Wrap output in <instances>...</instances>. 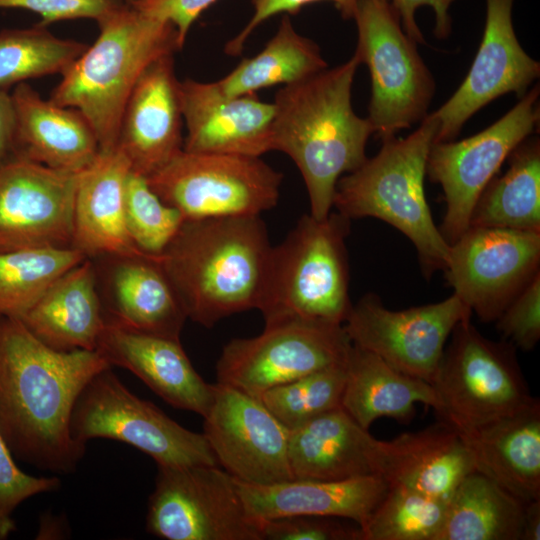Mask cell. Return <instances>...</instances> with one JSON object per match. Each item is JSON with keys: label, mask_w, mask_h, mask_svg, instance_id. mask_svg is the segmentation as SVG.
Returning <instances> with one entry per match:
<instances>
[{"label": "cell", "mask_w": 540, "mask_h": 540, "mask_svg": "<svg viewBox=\"0 0 540 540\" xmlns=\"http://www.w3.org/2000/svg\"><path fill=\"white\" fill-rule=\"evenodd\" d=\"M217 0H127L134 8L152 18L174 26L183 47L191 26Z\"/></svg>", "instance_id": "ee69618b"}, {"label": "cell", "mask_w": 540, "mask_h": 540, "mask_svg": "<svg viewBox=\"0 0 540 540\" xmlns=\"http://www.w3.org/2000/svg\"><path fill=\"white\" fill-rule=\"evenodd\" d=\"M183 150L261 157L272 151L273 102L257 93L226 95L215 82L179 83Z\"/></svg>", "instance_id": "d6986e66"}, {"label": "cell", "mask_w": 540, "mask_h": 540, "mask_svg": "<svg viewBox=\"0 0 540 540\" xmlns=\"http://www.w3.org/2000/svg\"><path fill=\"white\" fill-rule=\"evenodd\" d=\"M432 382L436 411L460 434L481 429L530 405V394L515 347L493 341L462 320L453 329Z\"/></svg>", "instance_id": "52a82bcc"}, {"label": "cell", "mask_w": 540, "mask_h": 540, "mask_svg": "<svg viewBox=\"0 0 540 540\" xmlns=\"http://www.w3.org/2000/svg\"><path fill=\"white\" fill-rule=\"evenodd\" d=\"M525 503L474 471L449 500L436 540H522Z\"/></svg>", "instance_id": "4dcf8cb0"}, {"label": "cell", "mask_w": 540, "mask_h": 540, "mask_svg": "<svg viewBox=\"0 0 540 540\" xmlns=\"http://www.w3.org/2000/svg\"><path fill=\"white\" fill-rule=\"evenodd\" d=\"M382 447L383 441L338 407L290 430L288 459L295 479L380 476Z\"/></svg>", "instance_id": "d4e9b609"}, {"label": "cell", "mask_w": 540, "mask_h": 540, "mask_svg": "<svg viewBox=\"0 0 540 540\" xmlns=\"http://www.w3.org/2000/svg\"><path fill=\"white\" fill-rule=\"evenodd\" d=\"M272 246L260 216L185 220L157 260L187 318L210 328L257 309Z\"/></svg>", "instance_id": "3957f363"}, {"label": "cell", "mask_w": 540, "mask_h": 540, "mask_svg": "<svg viewBox=\"0 0 540 540\" xmlns=\"http://www.w3.org/2000/svg\"><path fill=\"white\" fill-rule=\"evenodd\" d=\"M10 95L16 158L70 173H80L95 161L99 143L79 110L44 100L26 82L17 84Z\"/></svg>", "instance_id": "cb8c5ba5"}, {"label": "cell", "mask_w": 540, "mask_h": 540, "mask_svg": "<svg viewBox=\"0 0 540 540\" xmlns=\"http://www.w3.org/2000/svg\"><path fill=\"white\" fill-rule=\"evenodd\" d=\"M325 0H252L253 14L243 29L229 40L224 52L230 56H238L243 51L246 41L254 30L267 19L277 14H295L303 7ZM345 20L353 19L360 0H328Z\"/></svg>", "instance_id": "7bdbcfd3"}, {"label": "cell", "mask_w": 540, "mask_h": 540, "mask_svg": "<svg viewBox=\"0 0 540 540\" xmlns=\"http://www.w3.org/2000/svg\"><path fill=\"white\" fill-rule=\"evenodd\" d=\"M507 159L506 172L495 176L479 196L469 227L540 232L539 139L526 138Z\"/></svg>", "instance_id": "1f68e13d"}, {"label": "cell", "mask_w": 540, "mask_h": 540, "mask_svg": "<svg viewBox=\"0 0 540 540\" xmlns=\"http://www.w3.org/2000/svg\"><path fill=\"white\" fill-rule=\"evenodd\" d=\"M236 484L248 515L259 522L313 515L349 520L360 528L389 487L379 475L345 480L293 478L271 484H252L236 479Z\"/></svg>", "instance_id": "603a6c76"}, {"label": "cell", "mask_w": 540, "mask_h": 540, "mask_svg": "<svg viewBox=\"0 0 540 540\" xmlns=\"http://www.w3.org/2000/svg\"><path fill=\"white\" fill-rule=\"evenodd\" d=\"M360 62H346L282 86L274 97L272 150L287 154L304 180L310 215L331 212L338 180L367 159L365 148L374 129L353 110V80Z\"/></svg>", "instance_id": "7a4b0ae2"}, {"label": "cell", "mask_w": 540, "mask_h": 540, "mask_svg": "<svg viewBox=\"0 0 540 540\" xmlns=\"http://www.w3.org/2000/svg\"><path fill=\"white\" fill-rule=\"evenodd\" d=\"M124 216L132 242L151 256L164 251L185 221L177 209L159 198L144 176L132 170L125 183Z\"/></svg>", "instance_id": "74e56055"}, {"label": "cell", "mask_w": 540, "mask_h": 540, "mask_svg": "<svg viewBox=\"0 0 540 540\" xmlns=\"http://www.w3.org/2000/svg\"><path fill=\"white\" fill-rule=\"evenodd\" d=\"M88 45L56 37L40 24L0 31V90L26 80L63 74Z\"/></svg>", "instance_id": "e575fe53"}, {"label": "cell", "mask_w": 540, "mask_h": 540, "mask_svg": "<svg viewBox=\"0 0 540 540\" xmlns=\"http://www.w3.org/2000/svg\"><path fill=\"white\" fill-rule=\"evenodd\" d=\"M345 379L346 362L275 386L258 398L292 430L324 412L341 407Z\"/></svg>", "instance_id": "8d00e7d4"}, {"label": "cell", "mask_w": 540, "mask_h": 540, "mask_svg": "<svg viewBox=\"0 0 540 540\" xmlns=\"http://www.w3.org/2000/svg\"><path fill=\"white\" fill-rule=\"evenodd\" d=\"M20 320L55 350H96L106 320L93 260L60 276Z\"/></svg>", "instance_id": "83f0119b"}, {"label": "cell", "mask_w": 540, "mask_h": 540, "mask_svg": "<svg viewBox=\"0 0 540 540\" xmlns=\"http://www.w3.org/2000/svg\"><path fill=\"white\" fill-rule=\"evenodd\" d=\"M327 67L319 46L297 32L289 15L284 14L264 48L240 61L216 83L226 95L252 94L264 88L300 82Z\"/></svg>", "instance_id": "d6a6232c"}, {"label": "cell", "mask_w": 540, "mask_h": 540, "mask_svg": "<svg viewBox=\"0 0 540 540\" xmlns=\"http://www.w3.org/2000/svg\"><path fill=\"white\" fill-rule=\"evenodd\" d=\"M406 35L416 44L424 43V37L416 23L415 12L421 6H429L435 13L434 34L439 39L451 32L449 10L455 0H388Z\"/></svg>", "instance_id": "f6af8a7d"}, {"label": "cell", "mask_w": 540, "mask_h": 540, "mask_svg": "<svg viewBox=\"0 0 540 540\" xmlns=\"http://www.w3.org/2000/svg\"><path fill=\"white\" fill-rule=\"evenodd\" d=\"M185 220L260 216L276 206L283 174L260 157L181 150L145 177Z\"/></svg>", "instance_id": "9c48e42d"}, {"label": "cell", "mask_w": 540, "mask_h": 540, "mask_svg": "<svg viewBox=\"0 0 540 540\" xmlns=\"http://www.w3.org/2000/svg\"><path fill=\"white\" fill-rule=\"evenodd\" d=\"M99 35L62 74L49 98L79 110L100 151L117 147L127 100L144 70L182 49L174 26L145 15L128 2L98 23Z\"/></svg>", "instance_id": "277c9868"}, {"label": "cell", "mask_w": 540, "mask_h": 540, "mask_svg": "<svg viewBox=\"0 0 540 540\" xmlns=\"http://www.w3.org/2000/svg\"><path fill=\"white\" fill-rule=\"evenodd\" d=\"M130 171L129 161L116 147L100 151L79 176L72 246L87 258L148 255L132 242L125 224L124 193Z\"/></svg>", "instance_id": "4316f807"}, {"label": "cell", "mask_w": 540, "mask_h": 540, "mask_svg": "<svg viewBox=\"0 0 540 540\" xmlns=\"http://www.w3.org/2000/svg\"><path fill=\"white\" fill-rule=\"evenodd\" d=\"M352 343L343 325L286 321L265 325L252 338H236L222 349L217 382L252 396L321 369L345 363Z\"/></svg>", "instance_id": "7c38bea8"}, {"label": "cell", "mask_w": 540, "mask_h": 540, "mask_svg": "<svg viewBox=\"0 0 540 540\" xmlns=\"http://www.w3.org/2000/svg\"><path fill=\"white\" fill-rule=\"evenodd\" d=\"M503 339L531 351L540 339V273L510 302L495 321Z\"/></svg>", "instance_id": "ab89813d"}, {"label": "cell", "mask_w": 540, "mask_h": 540, "mask_svg": "<svg viewBox=\"0 0 540 540\" xmlns=\"http://www.w3.org/2000/svg\"><path fill=\"white\" fill-rule=\"evenodd\" d=\"M86 258L74 247L0 253V317L21 319L60 276Z\"/></svg>", "instance_id": "836d02e7"}, {"label": "cell", "mask_w": 540, "mask_h": 540, "mask_svg": "<svg viewBox=\"0 0 540 540\" xmlns=\"http://www.w3.org/2000/svg\"><path fill=\"white\" fill-rule=\"evenodd\" d=\"M106 323L129 330L180 339L187 316L157 256L90 258ZM97 285V286H98Z\"/></svg>", "instance_id": "44dd1931"}, {"label": "cell", "mask_w": 540, "mask_h": 540, "mask_svg": "<svg viewBox=\"0 0 540 540\" xmlns=\"http://www.w3.org/2000/svg\"><path fill=\"white\" fill-rule=\"evenodd\" d=\"M437 125L427 114L405 138L392 137L372 158L342 176L333 207L351 219L374 217L402 232L414 245L426 278L444 270L450 245L435 225L424 178Z\"/></svg>", "instance_id": "5b68a950"}, {"label": "cell", "mask_w": 540, "mask_h": 540, "mask_svg": "<svg viewBox=\"0 0 540 540\" xmlns=\"http://www.w3.org/2000/svg\"><path fill=\"white\" fill-rule=\"evenodd\" d=\"M57 477H35L22 471L0 433V509L11 513L26 499L56 490Z\"/></svg>", "instance_id": "b9f144b4"}, {"label": "cell", "mask_w": 540, "mask_h": 540, "mask_svg": "<svg viewBox=\"0 0 540 540\" xmlns=\"http://www.w3.org/2000/svg\"><path fill=\"white\" fill-rule=\"evenodd\" d=\"M439 409L432 384L407 375L377 355L352 344L346 361L341 407L363 428L382 417L408 419L414 405Z\"/></svg>", "instance_id": "f546056e"}, {"label": "cell", "mask_w": 540, "mask_h": 540, "mask_svg": "<svg viewBox=\"0 0 540 540\" xmlns=\"http://www.w3.org/2000/svg\"><path fill=\"white\" fill-rule=\"evenodd\" d=\"M513 3L486 0L482 41L466 78L440 108L428 114L437 125L434 143L454 140L466 121L496 98L510 92L521 98L539 77V62L517 40Z\"/></svg>", "instance_id": "ac0fdd59"}, {"label": "cell", "mask_w": 540, "mask_h": 540, "mask_svg": "<svg viewBox=\"0 0 540 540\" xmlns=\"http://www.w3.org/2000/svg\"><path fill=\"white\" fill-rule=\"evenodd\" d=\"M80 173L14 158L0 168V253L73 247Z\"/></svg>", "instance_id": "e0dca14e"}, {"label": "cell", "mask_w": 540, "mask_h": 540, "mask_svg": "<svg viewBox=\"0 0 540 540\" xmlns=\"http://www.w3.org/2000/svg\"><path fill=\"white\" fill-rule=\"evenodd\" d=\"M146 530L166 540H263L236 479L219 466L157 465Z\"/></svg>", "instance_id": "8fae6325"}, {"label": "cell", "mask_w": 540, "mask_h": 540, "mask_svg": "<svg viewBox=\"0 0 540 540\" xmlns=\"http://www.w3.org/2000/svg\"><path fill=\"white\" fill-rule=\"evenodd\" d=\"M15 115L11 95L0 90V168L15 157Z\"/></svg>", "instance_id": "bcb514c9"}, {"label": "cell", "mask_w": 540, "mask_h": 540, "mask_svg": "<svg viewBox=\"0 0 540 540\" xmlns=\"http://www.w3.org/2000/svg\"><path fill=\"white\" fill-rule=\"evenodd\" d=\"M476 470L472 450L443 420L383 441L380 476L389 485L448 501L463 479Z\"/></svg>", "instance_id": "484cf974"}, {"label": "cell", "mask_w": 540, "mask_h": 540, "mask_svg": "<svg viewBox=\"0 0 540 540\" xmlns=\"http://www.w3.org/2000/svg\"><path fill=\"white\" fill-rule=\"evenodd\" d=\"M443 271L472 314L496 321L540 273V232L469 227L450 244Z\"/></svg>", "instance_id": "9a60e30c"}, {"label": "cell", "mask_w": 540, "mask_h": 540, "mask_svg": "<svg viewBox=\"0 0 540 540\" xmlns=\"http://www.w3.org/2000/svg\"><path fill=\"white\" fill-rule=\"evenodd\" d=\"M353 20L358 34L354 54L371 76L367 119L385 141L422 121L435 83L388 0H360Z\"/></svg>", "instance_id": "ba28073f"}, {"label": "cell", "mask_w": 540, "mask_h": 540, "mask_svg": "<svg viewBox=\"0 0 540 540\" xmlns=\"http://www.w3.org/2000/svg\"><path fill=\"white\" fill-rule=\"evenodd\" d=\"M471 310L454 293L445 300L403 310L384 306L376 294H365L343 328L351 343L395 369L432 384L446 342Z\"/></svg>", "instance_id": "5bb4252c"}, {"label": "cell", "mask_w": 540, "mask_h": 540, "mask_svg": "<svg viewBox=\"0 0 540 540\" xmlns=\"http://www.w3.org/2000/svg\"><path fill=\"white\" fill-rule=\"evenodd\" d=\"M110 367L96 350H55L20 319L0 317V433L12 454L40 469L73 472L85 453L71 432L76 401Z\"/></svg>", "instance_id": "6da1fadb"}, {"label": "cell", "mask_w": 540, "mask_h": 540, "mask_svg": "<svg viewBox=\"0 0 540 540\" xmlns=\"http://www.w3.org/2000/svg\"><path fill=\"white\" fill-rule=\"evenodd\" d=\"M447 501L389 485L380 503L361 527L362 540H436Z\"/></svg>", "instance_id": "d590c367"}, {"label": "cell", "mask_w": 540, "mask_h": 540, "mask_svg": "<svg viewBox=\"0 0 540 540\" xmlns=\"http://www.w3.org/2000/svg\"><path fill=\"white\" fill-rule=\"evenodd\" d=\"M350 219L303 215L270 253L258 305L265 325L315 321L343 325L352 303L346 238Z\"/></svg>", "instance_id": "8992f818"}, {"label": "cell", "mask_w": 540, "mask_h": 540, "mask_svg": "<svg viewBox=\"0 0 540 540\" xmlns=\"http://www.w3.org/2000/svg\"><path fill=\"white\" fill-rule=\"evenodd\" d=\"M477 471L523 503L540 499V402L476 431L460 434Z\"/></svg>", "instance_id": "f1b7e54d"}, {"label": "cell", "mask_w": 540, "mask_h": 540, "mask_svg": "<svg viewBox=\"0 0 540 540\" xmlns=\"http://www.w3.org/2000/svg\"><path fill=\"white\" fill-rule=\"evenodd\" d=\"M540 539V499L525 503L522 540Z\"/></svg>", "instance_id": "7dc6e473"}, {"label": "cell", "mask_w": 540, "mask_h": 540, "mask_svg": "<svg viewBox=\"0 0 540 540\" xmlns=\"http://www.w3.org/2000/svg\"><path fill=\"white\" fill-rule=\"evenodd\" d=\"M538 97L536 85L483 131L461 141L432 144L426 173L443 189L446 211L439 229L449 245L468 229L479 196L501 165L538 126Z\"/></svg>", "instance_id": "4fadbf2b"}, {"label": "cell", "mask_w": 540, "mask_h": 540, "mask_svg": "<svg viewBox=\"0 0 540 540\" xmlns=\"http://www.w3.org/2000/svg\"><path fill=\"white\" fill-rule=\"evenodd\" d=\"M96 351L111 365L125 368L175 408L204 417L213 384L194 369L180 339L147 334L106 323Z\"/></svg>", "instance_id": "7402d4cb"}, {"label": "cell", "mask_w": 540, "mask_h": 540, "mask_svg": "<svg viewBox=\"0 0 540 540\" xmlns=\"http://www.w3.org/2000/svg\"><path fill=\"white\" fill-rule=\"evenodd\" d=\"M71 432L85 445L96 438L127 443L157 465L219 466L203 433L186 429L137 397L111 367L96 374L81 392L72 413Z\"/></svg>", "instance_id": "30bf717a"}, {"label": "cell", "mask_w": 540, "mask_h": 540, "mask_svg": "<svg viewBox=\"0 0 540 540\" xmlns=\"http://www.w3.org/2000/svg\"><path fill=\"white\" fill-rule=\"evenodd\" d=\"M203 419V434L219 466L235 479L252 484L293 479L290 430L258 397L217 382Z\"/></svg>", "instance_id": "2e32d148"}, {"label": "cell", "mask_w": 540, "mask_h": 540, "mask_svg": "<svg viewBox=\"0 0 540 540\" xmlns=\"http://www.w3.org/2000/svg\"><path fill=\"white\" fill-rule=\"evenodd\" d=\"M313 515L279 517L262 522L263 540H362L359 525Z\"/></svg>", "instance_id": "f35d334b"}, {"label": "cell", "mask_w": 540, "mask_h": 540, "mask_svg": "<svg viewBox=\"0 0 540 540\" xmlns=\"http://www.w3.org/2000/svg\"><path fill=\"white\" fill-rule=\"evenodd\" d=\"M174 54L161 56L141 74L125 105L117 148L131 170L148 177L183 149V116Z\"/></svg>", "instance_id": "ffe728a7"}, {"label": "cell", "mask_w": 540, "mask_h": 540, "mask_svg": "<svg viewBox=\"0 0 540 540\" xmlns=\"http://www.w3.org/2000/svg\"><path fill=\"white\" fill-rule=\"evenodd\" d=\"M123 0H0V9H22L37 13L42 26L81 18L97 23L119 9Z\"/></svg>", "instance_id": "60d3db41"}, {"label": "cell", "mask_w": 540, "mask_h": 540, "mask_svg": "<svg viewBox=\"0 0 540 540\" xmlns=\"http://www.w3.org/2000/svg\"><path fill=\"white\" fill-rule=\"evenodd\" d=\"M15 530L16 525L11 515L0 509V540L6 539Z\"/></svg>", "instance_id": "c3c4849f"}]
</instances>
